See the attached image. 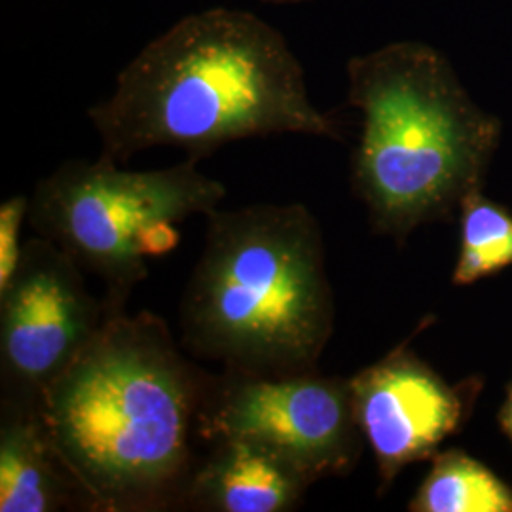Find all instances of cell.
<instances>
[{
  "mask_svg": "<svg viewBox=\"0 0 512 512\" xmlns=\"http://www.w3.org/2000/svg\"><path fill=\"white\" fill-rule=\"evenodd\" d=\"M209 382L162 317L112 311L46 387L38 418L93 512L183 511Z\"/></svg>",
  "mask_w": 512,
  "mask_h": 512,
  "instance_id": "1",
  "label": "cell"
},
{
  "mask_svg": "<svg viewBox=\"0 0 512 512\" xmlns=\"http://www.w3.org/2000/svg\"><path fill=\"white\" fill-rule=\"evenodd\" d=\"M88 118L101 158L116 164L156 147L202 160L234 141L285 133L344 141L340 122L311 103L283 33L234 8L184 16L148 42Z\"/></svg>",
  "mask_w": 512,
  "mask_h": 512,
  "instance_id": "2",
  "label": "cell"
},
{
  "mask_svg": "<svg viewBox=\"0 0 512 512\" xmlns=\"http://www.w3.org/2000/svg\"><path fill=\"white\" fill-rule=\"evenodd\" d=\"M181 346L262 376L317 370L334 330L325 245L302 203L207 215L202 255L179 304Z\"/></svg>",
  "mask_w": 512,
  "mask_h": 512,
  "instance_id": "3",
  "label": "cell"
},
{
  "mask_svg": "<svg viewBox=\"0 0 512 512\" xmlns=\"http://www.w3.org/2000/svg\"><path fill=\"white\" fill-rule=\"evenodd\" d=\"M348 80V103L363 114L353 190L372 228L403 245L482 188L501 122L469 97L450 61L421 42L351 57Z\"/></svg>",
  "mask_w": 512,
  "mask_h": 512,
  "instance_id": "4",
  "label": "cell"
},
{
  "mask_svg": "<svg viewBox=\"0 0 512 512\" xmlns=\"http://www.w3.org/2000/svg\"><path fill=\"white\" fill-rule=\"evenodd\" d=\"M198 162L150 171L122 169L101 156L65 162L35 186L29 224L103 281L110 308L126 310L150 274L148 258L177 247V224L207 217L226 198V186Z\"/></svg>",
  "mask_w": 512,
  "mask_h": 512,
  "instance_id": "5",
  "label": "cell"
},
{
  "mask_svg": "<svg viewBox=\"0 0 512 512\" xmlns=\"http://www.w3.org/2000/svg\"><path fill=\"white\" fill-rule=\"evenodd\" d=\"M202 437L205 444L251 440L289 461L313 484L351 473L365 442L349 380L317 370L262 376L222 368L211 374Z\"/></svg>",
  "mask_w": 512,
  "mask_h": 512,
  "instance_id": "6",
  "label": "cell"
},
{
  "mask_svg": "<svg viewBox=\"0 0 512 512\" xmlns=\"http://www.w3.org/2000/svg\"><path fill=\"white\" fill-rule=\"evenodd\" d=\"M112 311L120 310L93 296L71 256L46 238L27 239L0 291V401L37 408Z\"/></svg>",
  "mask_w": 512,
  "mask_h": 512,
  "instance_id": "7",
  "label": "cell"
},
{
  "mask_svg": "<svg viewBox=\"0 0 512 512\" xmlns=\"http://www.w3.org/2000/svg\"><path fill=\"white\" fill-rule=\"evenodd\" d=\"M349 385L359 429L376 459L380 492L458 433L478 387L448 384L406 344L357 372Z\"/></svg>",
  "mask_w": 512,
  "mask_h": 512,
  "instance_id": "8",
  "label": "cell"
},
{
  "mask_svg": "<svg viewBox=\"0 0 512 512\" xmlns=\"http://www.w3.org/2000/svg\"><path fill=\"white\" fill-rule=\"evenodd\" d=\"M311 486L308 476L260 444L213 440L190 480L183 511H296Z\"/></svg>",
  "mask_w": 512,
  "mask_h": 512,
  "instance_id": "9",
  "label": "cell"
},
{
  "mask_svg": "<svg viewBox=\"0 0 512 512\" xmlns=\"http://www.w3.org/2000/svg\"><path fill=\"white\" fill-rule=\"evenodd\" d=\"M92 511L37 408L0 401V512Z\"/></svg>",
  "mask_w": 512,
  "mask_h": 512,
  "instance_id": "10",
  "label": "cell"
},
{
  "mask_svg": "<svg viewBox=\"0 0 512 512\" xmlns=\"http://www.w3.org/2000/svg\"><path fill=\"white\" fill-rule=\"evenodd\" d=\"M412 512H512V486L459 448L437 452L410 499Z\"/></svg>",
  "mask_w": 512,
  "mask_h": 512,
  "instance_id": "11",
  "label": "cell"
},
{
  "mask_svg": "<svg viewBox=\"0 0 512 512\" xmlns=\"http://www.w3.org/2000/svg\"><path fill=\"white\" fill-rule=\"evenodd\" d=\"M512 266V213L473 190L459 205V255L452 281L471 285Z\"/></svg>",
  "mask_w": 512,
  "mask_h": 512,
  "instance_id": "12",
  "label": "cell"
},
{
  "mask_svg": "<svg viewBox=\"0 0 512 512\" xmlns=\"http://www.w3.org/2000/svg\"><path fill=\"white\" fill-rule=\"evenodd\" d=\"M31 196H12L0 203V291L12 281L19 266L25 241L23 224L29 222Z\"/></svg>",
  "mask_w": 512,
  "mask_h": 512,
  "instance_id": "13",
  "label": "cell"
},
{
  "mask_svg": "<svg viewBox=\"0 0 512 512\" xmlns=\"http://www.w3.org/2000/svg\"><path fill=\"white\" fill-rule=\"evenodd\" d=\"M499 423H501V429L503 433L511 439L512 442V380L509 387H507V397H505V403L499 410Z\"/></svg>",
  "mask_w": 512,
  "mask_h": 512,
  "instance_id": "14",
  "label": "cell"
},
{
  "mask_svg": "<svg viewBox=\"0 0 512 512\" xmlns=\"http://www.w3.org/2000/svg\"><path fill=\"white\" fill-rule=\"evenodd\" d=\"M260 2H268V4H296V2H304V0H260Z\"/></svg>",
  "mask_w": 512,
  "mask_h": 512,
  "instance_id": "15",
  "label": "cell"
}]
</instances>
